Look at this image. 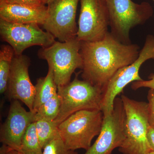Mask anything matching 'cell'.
<instances>
[{
    "label": "cell",
    "instance_id": "cell-4",
    "mask_svg": "<svg viewBox=\"0 0 154 154\" xmlns=\"http://www.w3.org/2000/svg\"><path fill=\"white\" fill-rule=\"evenodd\" d=\"M110 33L121 43L132 44L130 31L143 25L153 16L154 11L147 2L140 4L131 0H107Z\"/></svg>",
    "mask_w": 154,
    "mask_h": 154
},
{
    "label": "cell",
    "instance_id": "cell-19",
    "mask_svg": "<svg viewBox=\"0 0 154 154\" xmlns=\"http://www.w3.org/2000/svg\"><path fill=\"white\" fill-rule=\"evenodd\" d=\"M39 143L43 149L45 146L59 133L58 127L54 121L39 119L35 122Z\"/></svg>",
    "mask_w": 154,
    "mask_h": 154
},
{
    "label": "cell",
    "instance_id": "cell-24",
    "mask_svg": "<svg viewBox=\"0 0 154 154\" xmlns=\"http://www.w3.org/2000/svg\"><path fill=\"white\" fill-rule=\"evenodd\" d=\"M0 154H25L16 150L11 149L5 145L2 146L0 150Z\"/></svg>",
    "mask_w": 154,
    "mask_h": 154
},
{
    "label": "cell",
    "instance_id": "cell-25",
    "mask_svg": "<svg viewBox=\"0 0 154 154\" xmlns=\"http://www.w3.org/2000/svg\"><path fill=\"white\" fill-rule=\"evenodd\" d=\"M147 137L150 144L154 150V129L151 127H149Z\"/></svg>",
    "mask_w": 154,
    "mask_h": 154
},
{
    "label": "cell",
    "instance_id": "cell-22",
    "mask_svg": "<svg viewBox=\"0 0 154 154\" xmlns=\"http://www.w3.org/2000/svg\"><path fill=\"white\" fill-rule=\"evenodd\" d=\"M149 121L150 126L154 129V90L150 89L147 95Z\"/></svg>",
    "mask_w": 154,
    "mask_h": 154
},
{
    "label": "cell",
    "instance_id": "cell-16",
    "mask_svg": "<svg viewBox=\"0 0 154 154\" xmlns=\"http://www.w3.org/2000/svg\"><path fill=\"white\" fill-rule=\"evenodd\" d=\"M15 56L13 48L8 45H1L0 49V93L8 91V83L12 62Z\"/></svg>",
    "mask_w": 154,
    "mask_h": 154
},
{
    "label": "cell",
    "instance_id": "cell-6",
    "mask_svg": "<svg viewBox=\"0 0 154 154\" xmlns=\"http://www.w3.org/2000/svg\"><path fill=\"white\" fill-rule=\"evenodd\" d=\"M78 74L66 85L57 88L61 105L57 118L54 121L58 126L73 113L82 110H101L102 91L91 83L79 80Z\"/></svg>",
    "mask_w": 154,
    "mask_h": 154
},
{
    "label": "cell",
    "instance_id": "cell-5",
    "mask_svg": "<svg viewBox=\"0 0 154 154\" xmlns=\"http://www.w3.org/2000/svg\"><path fill=\"white\" fill-rule=\"evenodd\" d=\"M81 48V42L75 38L65 42L55 41L38 51V57L47 61L57 88L68 85L76 69H82Z\"/></svg>",
    "mask_w": 154,
    "mask_h": 154
},
{
    "label": "cell",
    "instance_id": "cell-7",
    "mask_svg": "<svg viewBox=\"0 0 154 154\" xmlns=\"http://www.w3.org/2000/svg\"><path fill=\"white\" fill-rule=\"evenodd\" d=\"M149 59H154V36L150 34L146 37L136 60L118 70L102 89L101 110L103 114L113 110L114 100L127 85L135 81L143 80L140 75V69L144 63Z\"/></svg>",
    "mask_w": 154,
    "mask_h": 154
},
{
    "label": "cell",
    "instance_id": "cell-23",
    "mask_svg": "<svg viewBox=\"0 0 154 154\" xmlns=\"http://www.w3.org/2000/svg\"><path fill=\"white\" fill-rule=\"evenodd\" d=\"M149 80H143L140 81H135L131 83V88L134 90H137L140 88H149L154 90V74L150 75Z\"/></svg>",
    "mask_w": 154,
    "mask_h": 154
},
{
    "label": "cell",
    "instance_id": "cell-15",
    "mask_svg": "<svg viewBox=\"0 0 154 154\" xmlns=\"http://www.w3.org/2000/svg\"><path fill=\"white\" fill-rule=\"evenodd\" d=\"M35 95L33 112L36 113L42 105L57 94V87L52 71L48 68L46 76L38 79L35 85Z\"/></svg>",
    "mask_w": 154,
    "mask_h": 154
},
{
    "label": "cell",
    "instance_id": "cell-13",
    "mask_svg": "<svg viewBox=\"0 0 154 154\" xmlns=\"http://www.w3.org/2000/svg\"><path fill=\"white\" fill-rule=\"evenodd\" d=\"M30 65V60L28 57L15 54L11 65L7 93L9 99L21 101L33 112L35 88L29 76Z\"/></svg>",
    "mask_w": 154,
    "mask_h": 154
},
{
    "label": "cell",
    "instance_id": "cell-14",
    "mask_svg": "<svg viewBox=\"0 0 154 154\" xmlns=\"http://www.w3.org/2000/svg\"><path fill=\"white\" fill-rule=\"evenodd\" d=\"M47 6L33 7L0 2V19L17 24L42 25L47 17Z\"/></svg>",
    "mask_w": 154,
    "mask_h": 154
},
{
    "label": "cell",
    "instance_id": "cell-17",
    "mask_svg": "<svg viewBox=\"0 0 154 154\" xmlns=\"http://www.w3.org/2000/svg\"><path fill=\"white\" fill-rule=\"evenodd\" d=\"M25 154H43L39 143L35 122L31 123L22 138L20 151Z\"/></svg>",
    "mask_w": 154,
    "mask_h": 154
},
{
    "label": "cell",
    "instance_id": "cell-21",
    "mask_svg": "<svg viewBox=\"0 0 154 154\" xmlns=\"http://www.w3.org/2000/svg\"><path fill=\"white\" fill-rule=\"evenodd\" d=\"M0 2L33 7H42L45 6L44 0H0Z\"/></svg>",
    "mask_w": 154,
    "mask_h": 154
},
{
    "label": "cell",
    "instance_id": "cell-1",
    "mask_svg": "<svg viewBox=\"0 0 154 154\" xmlns=\"http://www.w3.org/2000/svg\"><path fill=\"white\" fill-rule=\"evenodd\" d=\"M81 42L82 78L102 91L118 70L136 60L140 51L137 45L121 43L110 31L99 41Z\"/></svg>",
    "mask_w": 154,
    "mask_h": 154
},
{
    "label": "cell",
    "instance_id": "cell-18",
    "mask_svg": "<svg viewBox=\"0 0 154 154\" xmlns=\"http://www.w3.org/2000/svg\"><path fill=\"white\" fill-rule=\"evenodd\" d=\"M61 105L60 97L57 94L38 108L35 114V121L39 119L54 121L60 113Z\"/></svg>",
    "mask_w": 154,
    "mask_h": 154
},
{
    "label": "cell",
    "instance_id": "cell-26",
    "mask_svg": "<svg viewBox=\"0 0 154 154\" xmlns=\"http://www.w3.org/2000/svg\"><path fill=\"white\" fill-rule=\"evenodd\" d=\"M54 0H44V4L45 5H48L52 2Z\"/></svg>",
    "mask_w": 154,
    "mask_h": 154
},
{
    "label": "cell",
    "instance_id": "cell-8",
    "mask_svg": "<svg viewBox=\"0 0 154 154\" xmlns=\"http://www.w3.org/2000/svg\"><path fill=\"white\" fill-rule=\"evenodd\" d=\"M125 110L121 98L116 97L113 110L103 114V123L96 141L84 154H112L125 138Z\"/></svg>",
    "mask_w": 154,
    "mask_h": 154
},
{
    "label": "cell",
    "instance_id": "cell-12",
    "mask_svg": "<svg viewBox=\"0 0 154 154\" xmlns=\"http://www.w3.org/2000/svg\"><path fill=\"white\" fill-rule=\"evenodd\" d=\"M35 114L25 110L19 100H13L1 128L0 141L2 145L20 152L22 138L29 125L35 122Z\"/></svg>",
    "mask_w": 154,
    "mask_h": 154
},
{
    "label": "cell",
    "instance_id": "cell-28",
    "mask_svg": "<svg viewBox=\"0 0 154 154\" xmlns=\"http://www.w3.org/2000/svg\"><path fill=\"white\" fill-rule=\"evenodd\" d=\"M152 1H154V0H152Z\"/></svg>",
    "mask_w": 154,
    "mask_h": 154
},
{
    "label": "cell",
    "instance_id": "cell-20",
    "mask_svg": "<svg viewBox=\"0 0 154 154\" xmlns=\"http://www.w3.org/2000/svg\"><path fill=\"white\" fill-rule=\"evenodd\" d=\"M43 154H78V153L67 147L58 133L45 146Z\"/></svg>",
    "mask_w": 154,
    "mask_h": 154
},
{
    "label": "cell",
    "instance_id": "cell-9",
    "mask_svg": "<svg viewBox=\"0 0 154 154\" xmlns=\"http://www.w3.org/2000/svg\"><path fill=\"white\" fill-rule=\"evenodd\" d=\"M0 35L3 41L13 48L15 55H20L25 49L34 45L49 47L55 37L44 31L36 24H17L0 19Z\"/></svg>",
    "mask_w": 154,
    "mask_h": 154
},
{
    "label": "cell",
    "instance_id": "cell-2",
    "mask_svg": "<svg viewBox=\"0 0 154 154\" xmlns=\"http://www.w3.org/2000/svg\"><path fill=\"white\" fill-rule=\"evenodd\" d=\"M125 110V138L119 148L122 154H148L153 151L149 142L148 103L122 95Z\"/></svg>",
    "mask_w": 154,
    "mask_h": 154
},
{
    "label": "cell",
    "instance_id": "cell-27",
    "mask_svg": "<svg viewBox=\"0 0 154 154\" xmlns=\"http://www.w3.org/2000/svg\"><path fill=\"white\" fill-rule=\"evenodd\" d=\"M148 154H154V150L150 152Z\"/></svg>",
    "mask_w": 154,
    "mask_h": 154
},
{
    "label": "cell",
    "instance_id": "cell-10",
    "mask_svg": "<svg viewBox=\"0 0 154 154\" xmlns=\"http://www.w3.org/2000/svg\"><path fill=\"white\" fill-rule=\"evenodd\" d=\"M80 2L77 39L84 42L102 40L109 31L107 0H80Z\"/></svg>",
    "mask_w": 154,
    "mask_h": 154
},
{
    "label": "cell",
    "instance_id": "cell-11",
    "mask_svg": "<svg viewBox=\"0 0 154 154\" xmlns=\"http://www.w3.org/2000/svg\"><path fill=\"white\" fill-rule=\"evenodd\" d=\"M79 1L54 0L47 5V17L42 27L61 42L76 38V15Z\"/></svg>",
    "mask_w": 154,
    "mask_h": 154
},
{
    "label": "cell",
    "instance_id": "cell-3",
    "mask_svg": "<svg viewBox=\"0 0 154 154\" xmlns=\"http://www.w3.org/2000/svg\"><path fill=\"white\" fill-rule=\"evenodd\" d=\"M103 113L100 110H82L73 113L58 126L59 133L69 149L88 150L102 129Z\"/></svg>",
    "mask_w": 154,
    "mask_h": 154
}]
</instances>
